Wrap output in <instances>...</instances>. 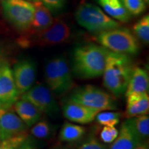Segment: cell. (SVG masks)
<instances>
[{"mask_svg":"<svg viewBox=\"0 0 149 149\" xmlns=\"http://www.w3.org/2000/svg\"><path fill=\"white\" fill-rule=\"evenodd\" d=\"M109 50L96 44H85L74 48L72 70L81 79H92L103 74Z\"/></svg>","mask_w":149,"mask_h":149,"instance_id":"obj_1","label":"cell"},{"mask_svg":"<svg viewBox=\"0 0 149 149\" xmlns=\"http://www.w3.org/2000/svg\"><path fill=\"white\" fill-rule=\"evenodd\" d=\"M134 66L129 55L109 51L103 74L104 86L116 97L125 94Z\"/></svg>","mask_w":149,"mask_h":149,"instance_id":"obj_2","label":"cell"},{"mask_svg":"<svg viewBox=\"0 0 149 149\" xmlns=\"http://www.w3.org/2000/svg\"><path fill=\"white\" fill-rule=\"evenodd\" d=\"M44 77L48 88L57 95L68 93L73 87L71 70L64 56H57L46 63Z\"/></svg>","mask_w":149,"mask_h":149,"instance_id":"obj_3","label":"cell"},{"mask_svg":"<svg viewBox=\"0 0 149 149\" xmlns=\"http://www.w3.org/2000/svg\"><path fill=\"white\" fill-rule=\"evenodd\" d=\"M97 41L101 46L114 53L136 55L139 51L137 38L126 28H116L100 33Z\"/></svg>","mask_w":149,"mask_h":149,"instance_id":"obj_4","label":"cell"},{"mask_svg":"<svg viewBox=\"0 0 149 149\" xmlns=\"http://www.w3.org/2000/svg\"><path fill=\"white\" fill-rule=\"evenodd\" d=\"M68 100L99 111H115L118 109L116 100L107 91L92 85L75 88Z\"/></svg>","mask_w":149,"mask_h":149,"instance_id":"obj_5","label":"cell"},{"mask_svg":"<svg viewBox=\"0 0 149 149\" xmlns=\"http://www.w3.org/2000/svg\"><path fill=\"white\" fill-rule=\"evenodd\" d=\"M75 19L80 26L91 33H100L121 26L98 6L86 2L79 6L75 12Z\"/></svg>","mask_w":149,"mask_h":149,"instance_id":"obj_6","label":"cell"},{"mask_svg":"<svg viewBox=\"0 0 149 149\" xmlns=\"http://www.w3.org/2000/svg\"><path fill=\"white\" fill-rule=\"evenodd\" d=\"M3 14L16 29L29 31L34 15V5L26 0H0Z\"/></svg>","mask_w":149,"mask_h":149,"instance_id":"obj_7","label":"cell"},{"mask_svg":"<svg viewBox=\"0 0 149 149\" xmlns=\"http://www.w3.org/2000/svg\"><path fill=\"white\" fill-rule=\"evenodd\" d=\"M21 99L31 102L37 109L48 116L54 118L58 116L59 107L52 91L47 86L38 84L33 86L21 95Z\"/></svg>","mask_w":149,"mask_h":149,"instance_id":"obj_8","label":"cell"},{"mask_svg":"<svg viewBox=\"0 0 149 149\" xmlns=\"http://www.w3.org/2000/svg\"><path fill=\"white\" fill-rule=\"evenodd\" d=\"M32 34L33 44L44 47L59 45L68 42L71 35V31L66 22L57 18L49 27Z\"/></svg>","mask_w":149,"mask_h":149,"instance_id":"obj_9","label":"cell"},{"mask_svg":"<svg viewBox=\"0 0 149 149\" xmlns=\"http://www.w3.org/2000/svg\"><path fill=\"white\" fill-rule=\"evenodd\" d=\"M19 96L10 65L0 59V109L12 108Z\"/></svg>","mask_w":149,"mask_h":149,"instance_id":"obj_10","label":"cell"},{"mask_svg":"<svg viewBox=\"0 0 149 149\" xmlns=\"http://www.w3.org/2000/svg\"><path fill=\"white\" fill-rule=\"evenodd\" d=\"M36 70L35 63L29 59L19 61L14 65L13 75L19 95L29 91L34 84Z\"/></svg>","mask_w":149,"mask_h":149,"instance_id":"obj_11","label":"cell"},{"mask_svg":"<svg viewBox=\"0 0 149 149\" xmlns=\"http://www.w3.org/2000/svg\"><path fill=\"white\" fill-rule=\"evenodd\" d=\"M27 128L11 108L0 109V141L26 132Z\"/></svg>","mask_w":149,"mask_h":149,"instance_id":"obj_12","label":"cell"},{"mask_svg":"<svg viewBox=\"0 0 149 149\" xmlns=\"http://www.w3.org/2000/svg\"><path fill=\"white\" fill-rule=\"evenodd\" d=\"M61 110L65 118L70 122L80 124H87L92 122L97 114L100 112L69 100H66L62 104Z\"/></svg>","mask_w":149,"mask_h":149,"instance_id":"obj_13","label":"cell"},{"mask_svg":"<svg viewBox=\"0 0 149 149\" xmlns=\"http://www.w3.org/2000/svg\"><path fill=\"white\" fill-rule=\"evenodd\" d=\"M143 141L136 134L128 119L122 123L118 135L108 149H133Z\"/></svg>","mask_w":149,"mask_h":149,"instance_id":"obj_14","label":"cell"},{"mask_svg":"<svg viewBox=\"0 0 149 149\" xmlns=\"http://www.w3.org/2000/svg\"><path fill=\"white\" fill-rule=\"evenodd\" d=\"M149 96L147 93L131 94L126 97L125 117L127 119L148 114Z\"/></svg>","mask_w":149,"mask_h":149,"instance_id":"obj_15","label":"cell"},{"mask_svg":"<svg viewBox=\"0 0 149 149\" xmlns=\"http://www.w3.org/2000/svg\"><path fill=\"white\" fill-rule=\"evenodd\" d=\"M33 3L35 8L34 15L29 31L35 33L49 27L53 23L55 19L52 16L49 9L40 0L34 1Z\"/></svg>","mask_w":149,"mask_h":149,"instance_id":"obj_16","label":"cell"},{"mask_svg":"<svg viewBox=\"0 0 149 149\" xmlns=\"http://www.w3.org/2000/svg\"><path fill=\"white\" fill-rule=\"evenodd\" d=\"M17 115L27 127H31L40 120L42 113L27 100H17L13 106Z\"/></svg>","mask_w":149,"mask_h":149,"instance_id":"obj_17","label":"cell"},{"mask_svg":"<svg viewBox=\"0 0 149 149\" xmlns=\"http://www.w3.org/2000/svg\"><path fill=\"white\" fill-rule=\"evenodd\" d=\"M149 76L146 69L141 67H134L127 88L125 92V96L131 94L148 93Z\"/></svg>","mask_w":149,"mask_h":149,"instance_id":"obj_18","label":"cell"},{"mask_svg":"<svg viewBox=\"0 0 149 149\" xmlns=\"http://www.w3.org/2000/svg\"><path fill=\"white\" fill-rule=\"evenodd\" d=\"M97 2L111 18L121 22H127L131 19L132 15L121 0H97Z\"/></svg>","mask_w":149,"mask_h":149,"instance_id":"obj_19","label":"cell"},{"mask_svg":"<svg viewBox=\"0 0 149 149\" xmlns=\"http://www.w3.org/2000/svg\"><path fill=\"white\" fill-rule=\"evenodd\" d=\"M86 129L84 126L70 122H65L59 133V139L61 142L73 143L79 141L84 136Z\"/></svg>","mask_w":149,"mask_h":149,"instance_id":"obj_20","label":"cell"},{"mask_svg":"<svg viewBox=\"0 0 149 149\" xmlns=\"http://www.w3.org/2000/svg\"><path fill=\"white\" fill-rule=\"evenodd\" d=\"M31 129V133L33 137L39 139H48L53 135L55 127L51 123L46 120L38 121Z\"/></svg>","mask_w":149,"mask_h":149,"instance_id":"obj_21","label":"cell"},{"mask_svg":"<svg viewBox=\"0 0 149 149\" xmlns=\"http://www.w3.org/2000/svg\"><path fill=\"white\" fill-rule=\"evenodd\" d=\"M132 127L142 140H146L149 135V117L147 115H138L129 118Z\"/></svg>","mask_w":149,"mask_h":149,"instance_id":"obj_22","label":"cell"},{"mask_svg":"<svg viewBox=\"0 0 149 149\" xmlns=\"http://www.w3.org/2000/svg\"><path fill=\"white\" fill-rule=\"evenodd\" d=\"M135 36L144 44L149 42V16L146 15L140 19L133 27Z\"/></svg>","mask_w":149,"mask_h":149,"instance_id":"obj_23","label":"cell"},{"mask_svg":"<svg viewBox=\"0 0 149 149\" xmlns=\"http://www.w3.org/2000/svg\"><path fill=\"white\" fill-rule=\"evenodd\" d=\"M121 116L120 113L111 111H100L97 114L95 120L100 125L104 126H115L120 122Z\"/></svg>","mask_w":149,"mask_h":149,"instance_id":"obj_24","label":"cell"},{"mask_svg":"<svg viewBox=\"0 0 149 149\" xmlns=\"http://www.w3.org/2000/svg\"><path fill=\"white\" fill-rule=\"evenodd\" d=\"M26 132L18 134L10 138L0 141V149H16L27 138Z\"/></svg>","mask_w":149,"mask_h":149,"instance_id":"obj_25","label":"cell"},{"mask_svg":"<svg viewBox=\"0 0 149 149\" xmlns=\"http://www.w3.org/2000/svg\"><path fill=\"white\" fill-rule=\"evenodd\" d=\"M125 8L131 15H139L146 10L144 0H121Z\"/></svg>","mask_w":149,"mask_h":149,"instance_id":"obj_26","label":"cell"},{"mask_svg":"<svg viewBox=\"0 0 149 149\" xmlns=\"http://www.w3.org/2000/svg\"><path fill=\"white\" fill-rule=\"evenodd\" d=\"M107 144L102 142L95 135H90L77 147V149H108Z\"/></svg>","mask_w":149,"mask_h":149,"instance_id":"obj_27","label":"cell"},{"mask_svg":"<svg viewBox=\"0 0 149 149\" xmlns=\"http://www.w3.org/2000/svg\"><path fill=\"white\" fill-rule=\"evenodd\" d=\"M119 130L115 126H104L100 133V139L102 142L110 144L116 139Z\"/></svg>","mask_w":149,"mask_h":149,"instance_id":"obj_28","label":"cell"},{"mask_svg":"<svg viewBox=\"0 0 149 149\" xmlns=\"http://www.w3.org/2000/svg\"><path fill=\"white\" fill-rule=\"evenodd\" d=\"M44 6L52 12H57L64 8L66 0H42Z\"/></svg>","mask_w":149,"mask_h":149,"instance_id":"obj_29","label":"cell"},{"mask_svg":"<svg viewBox=\"0 0 149 149\" xmlns=\"http://www.w3.org/2000/svg\"><path fill=\"white\" fill-rule=\"evenodd\" d=\"M16 149H37V145L33 137L28 136L24 142Z\"/></svg>","mask_w":149,"mask_h":149,"instance_id":"obj_30","label":"cell"},{"mask_svg":"<svg viewBox=\"0 0 149 149\" xmlns=\"http://www.w3.org/2000/svg\"><path fill=\"white\" fill-rule=\"evenodd\" d=\"M133 149H149V145L148 140H144L141 141L137 146H135Z\"/></svg>","mask_w":149,"mask_h":149,"instance_id":"obj_31","label":"cell"},{"mask_svg":"<svg viewBox=\"0 0 149 149\" xmlns=\"http://www.w3.org/2000/svg\"><path fill=\"white\" fill-rule=\"evenodd\" d=\"M52 149H72L70 147L68 146H64V145H56L54 147H53Z\"/></svg>","mask_w":149,"mask_h":149,"instance_id":"obj_32","label":"cell"},{"mask_svg":"<svg viewBox=\"0 0 149 149\" xmlns=\"http://www.w3.org/2000/svg\"><path fill=\"white\" fill-rule=\"evenodd\" d=\"M144 1H145V3H148V2H149V0H144Z\"/></svg>","mask_w":149,"mask_h":149,"instance_id":"obj_33","label":"cell"},{"mask_svg":"<svg viewBox=\"0 0 149 149\" xmlns=\"http://www.w3.org/2000/svg\"><path fill=\"white\" fill-rule=\"evenodd\" d=\"M33 1H39V0H32Z\"/></svg>","mask_w":149,"mask_h":149,"instance_id":"obj_34","label":"cell"}]
</instances>
